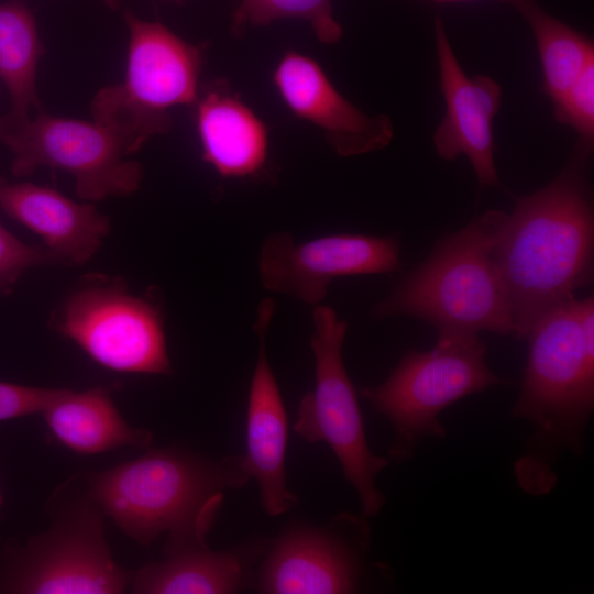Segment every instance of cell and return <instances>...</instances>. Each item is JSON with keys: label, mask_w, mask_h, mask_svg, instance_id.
Wrapping results in <instances>:
<instances>
[{"label": "cell", "mask_w": 594, "mask_h": 594, "mask_svg": "<svg viewBox=\"0 0 594 594\" xmlns=\"http://www.w3.org/2000/svg\"><path fill=\"white\" fill-rule=\"evenodd\" d=\"M591 152L576 143L550 183L517 198L497 239L495 260L516 339H526L544 312L593 283L594 208L586 170Z\"/></svg>", "instance_id": "1"}, {"label": "cell", "mask_w": 594, "mask_h": 594, "mask_svg": "<svg viewBox=\"0 0 594 594\" xmlns=\"http://www.w3.org/2000/svg\"><path fill=\"white\" fill-rule=\"evenodd\" d=\"M526 339L529 351L510 416L532 432L514 464L518 486L529 495L549 494L554 464L570 451L583 454L594 409V297L572 298L544 312Z\"/></svg>", "instance_id": "2"}, {"label": "cell", "mask_w": 594, "mask_h": 594, "mask_svg": "<svg viewBox=\"0 0 594 594\" xmlns=\"http://www.w3.org/2000/svg\"><path fill=\"white\" fill-rule=\"evenodd\" d=\"M84 477L105 515L135 542L150 546L167 532L164 551L206 543L223 492L250 480L243 455L216 459L176 447Z\"/></svg>", "instance_id": "3"}, {"label": "cell", "mask_w": 594, "mask_h": 594, "mask_svg": "<svg viewBox=\"0 0 594 594\" xmlns=\"http://www.w3.org/2000/svg\"><path fill=\"white\" fill-rule=\"evenodd\" d=\"M508 213L491 209L441 237L373 310L375 319L409 316L438 333L512 336L508 296L495 260Z\"/></svg>", "instance_id": "4"}, {"label": "cell", "mask_w": 594, "mask_h": 594, "mask_svg": "<svg viewBox=\"0 0 594 594\" xmlns=\"http://www.w3.org/2000/svg\"><path fill=\"white\" fill-rule=\"evenodd\" d=\"M61 485L47 502L51 525L8 553L0 593L120 594L133 576L119 565L106 540L103 516L85 477Z\"/></svg>", "instance_id": "5"}, {"label": "cell", "mask_w": 594, "mask_h": 594, "mask_svg": "<svg viewBox=\"0 0 594 594\" xmlns=\"http://www.w3.org/2000/svg\"><path fill=\"white\" fill-rule=\"evenodd\" d=\"M512 384L486 362V344L479 334L438 333L428 351H408L380 385L360 395L393 426L387 459L405 462L428 438L444 439L439 416L455 402L492 386Z\"/></svg>", "instance_id": "6"}, {"label": "cell", "mask_w": 594, "mask_h": 594, "mask_svg": "<svg viewBox=\"0 0 594 594\" xmlns=\"http://www.w3.org/2000/svg\"><path fill=\"white\" fill-rule=\"evenodd\" d=\"M123 16L129 29L125 79L95 96L91 114L131 155L170 129L169 108L195 103L202 51L160 22L130 10Z\"/></svg>", "instance_id": "7"}, {"label": "cell", "mask_w": 594, "mask_h": 594, "mask_svg": "<svg viewBox=\"0 0 594 594\" xmlns=\"http://www.w3.org/2000/svg\"><path fill=\"white\" fill-rule=\"evenodd\" d=\"M312 323L315 388L300 399L294 431L308 442L330 447L359 496L361 514L371 518L385 504L376 477L389 460L374 454L367 443L359 395L342 358L348 322L333 308L318 305L312 309Z\"/></svg>", "instance_id": "8"}, {"label": "cell", "mask_w": 594, "mask_h": 594, "mask_svg": "<svg viewBox=\"0 0 594 594\" xmlns=\"http://www.w3.org/2000/svg\"><path fill=\"white\" fill-rule=\"evenodd\" d=\"M0 140L13 154L12 173L28 176L50 166L72 174L76 193L85 201L135 193L142 183L141 165L129 160L122 144L102 125L54 117L43 110L33 118L0 119Z\"/></svg>", "instance_id": "9"}, {"label": "cell", "mask_w": 594, "mask_h": 594, "mask_svg": "<svg viewBox=\"0 0 594 594\" xmlns=\"http://www.w3.org/2000/svg\"><path fill=\"white\" fill-rule=\"evenodd\" d=\"M52 326L109 370L173 372L160 308L118 283L89 280L58 308Z\"/></svg>", "instance_id": "10"}, {"label": "cell", "mask_w": 594, "mask_h": 594, "mask_svg": "<svg viewBox=\"0 0 594 594\" xmlns=\"http://www.w3.org/2000/svg\"><path fill=\"white\" fill-rule=\"evenodd\" d=\"M365 516L343 512L323 526L287 524L268 541L255 572L265 594H351L361 590L371 527Z\"/></svg>", "instance_id": "11"}, {"label": "cell", "mask_w": 594, "mask_h": 594, "mask_svg": "<svg viewBox=\"0 0 594 594\" xmlns=\"http://www.w3.org/2000/svg\"><path fill=\"white\" fill-rule=\"evenodd\" d=\"M257 262L265 289L315 307L336 278L398 271L400 242L394 234L353 233L296 242L292 233L276 232L263 241Z\"/></svg>", "instance_id": "12"}, {"label": "cell", "mask_w": 594, "mask_h": 594, "mask_svg": "<svg viewBox=\"0 0 594 594\" xmlns=\"http://www.w3.org/2000/svg\"><path fill=\"white\" fill-rule=\"evenodd\" d=\"M435 41L446 113L432 142L444 161L465 155L480 188L501 187L494 160L493 122L503 98L502 86L486 75L469 77L448 38L440 14L433 20Z\"/></svg>", "instance_id": "13"}, {"label": "cell", "mask_w": 594, "mask_h": 594, "mask_svg": "<svg viewBox=\"0 0 594 594\" xmlns=\"http://www.w3.org/2000/svg\"><path fill=\"white\" fill-rule=\"evenodd\" d=\"M275 308V300L266 298L256 310L253 329L258 339V353L249 391L246 452L243 455L246 473L258 484L261 506L272 517L283 515L298 504L286 481L287 414L266 351L267 331Z\"/></svg>", "instance_id": "14"}, {"label": "cell", "mask_w": 594, "mask_h": 594, "mask_svg": "<svg viewBox=\"0 0 594 594\" xmlns=\"http://www.w3.org/2000/svg\"><path fill=\"white\" fill-rule=\"evenodd\" d=\"M273 79L292 112L320 128L339 155L366 154L391 143L392 120L385 114L367 116L352 105L312 58L287 52Z\"/></svg>", "instance_id": "15"}, {"label": "cell", "mask_w": 594, "mask_h": 594, "mask_svg": "<svg viewBox=\"0 0 594 594\" xmlns=\"http://www.w3.org/2000/svg\"><path fill=\"white\" fill-rule=\"evenodd\" d=\"M0 208L38 234L62 264L88 262L110 229L108 217L94 204L77 202L54 188L33 183L1 180Z\"/></svg>", "instance_id": "16"}, {"label": "cell", "mask_w": 594, "mask_h": 594, "mask_svg": "<svg viewBox=\"0 0 594 594\" xmlns=\"http://www.w3.org/2000/svg\"><path fill=\"white\" fill-rule=\"evenodd\" d=\"M268 541L254 538L215 551L207 542L164 551L162 561L133 573L130 590L136 594H231L254 580Z\"/></svg>", "instance_id": "17"}, {"label": "cell", "mask_w": 594, "mask_h": 594, "mask_svg": "<svg viewBox=\"0 0 594 594\" xmlns=\"http://www.w3.org/2000/svg\"><path fill=\"white\" fill-rule=\"evenodd\" d=\"M195 103L204 160L226 178L258 173L268 148L264 122L226 82L204 87Z\"/></svg>", "instance_id": "18"}, {"label": "cell", "mask_w": 594, "mask_h": 594, "mask_svg": "<svg viewBox=\"0 0 594 594\" xmlns=\"http://www.w3.org/2000/svg\"><path fill=\"white\" fill-rule=\"evenodd\" d=\"M47 428L65 447L82 454H96L121 447L147 449L150 430L131 427L117 409L108 388L82 392L64 388L42 413Z\"/></svg>", "instance_id": "19"}, {"label": "cell", "mask_w": 594, "mask_h": 594, "mask_svg": "<svg viewBox=\"0 0 594 594\" xmlns=\"http://www.w3.org/2000/svg\"><path fill=\"white\" fill-rule=\"evenodd\" d=\"M499 2L513 7L531 29L541 62L542 90L557 102L594 59L593 42L547 12L537 0Z\"/></svg>", "instance_id": "20"}, {"label": "cell", "mask_w": 594, "mask_h": 594, "mask_svg": "<svg viewBox=\"0 0 594 594\" xmlns=\"http://www.w3.org/2000/svg\"><path fill=\"white\" fill-rule=\"evenodd\" d=\"M43 46L36 21L19 1L0 4V78L11 98L9 117L23 119L33 108L41 111L35 78Z\"/></svg>", "instance_id": "21"}, {"label": "cell", "mask_w": 594, "mask_h": 594, "mask_svg": "<svg viewBox=\"0 0 594 594\" xmlns=\"http://www.w3.org/2000/svg\"><path fill=\"white\" fill-rule=\"evenodd\" d=\"M283 18L307 20L323 43H336L342 36L330 0H240L233 12L231 31L242 35L250 26H265Z\"/></svg>", "instance_id": "22"}, {"label": "cell", "mask_w": 594, "mask_h": 594, "mask_svg": "<svg viewBox=\"0 0 594 594\" xmlns=\"http://www.w3.org/2000/svg\"><path fill=\"white\" fill-rule=\"evenodd\" d=\"M554 119L571 127L578 144L592 150L594 141V59L591 61L568 91L554 103Z\"/></svg>", "instance_id": "23"}, {"label": "cell", "mask_w": 594, "mask_h": 594, "mask_svg": "<svg viewBox=\"0 0 594 594\" xmlns=\"http://www.w3.org/2000/svg\"><path fill=\"white\" fill-rule=\"evenodd\" d=\"M45 264H62V261L46 246H32L20 241L0 222V292L2 294L10 293L25 271Z\"/></svg>", "instance_id": "24"}, {"label": "cell", "mask_w": 594, "mask_h": 594, "mask_svg": "<svg viewBox=\"0 0 594 594\" xmlns=\"http://www.w3.org/2000/svg\"><path fill=\"white\" fill-rule=\"evenodd\" d=\"M63 389L0 382V421L42 414Z\"/></svg>", "instance_id": "25"}, {"label": "cell", "mask_w": 594, "mask_h": 594, "mask_svg": "<svg viewBox=\"0 0 594 594\" xmlns=\"http://www.w3.org/2000/svg\"><path fill=\"white\" fill-rule=\"evenodd\" d=\"M110 9H118L120 8L123 0H99Z\"/></svg>", "instance_id": "26"}, {"label": "cell", "mask_w": 594, "mask_h": 594, "mask_svg": "<svg viewBox=\"0 0 594 594\" xmlns=\"http://www.w3.org/2000/svg\"><path fill=\"white\" fill-rule=\"evenodd\" d=\"M436 2H462V1H470V0H432ZM501 1V0H498Z\"/></svg>", "instance_id": "27"}, {"label": "cell", "mask_w": 594, "mask_h": 594, "mask_svg": "<svg viewBox=\"0 0 594 594\" xmlns=\"http://www.w3.org/2000/svg\"><path fill=\"white\" fill-rule=\"evenodd\" d=\"M172 1H174L175 3L182 4V3H184V2L187 1V0H172Z\"/></svg>", "instance_id": "28"}, {"label": "cell", "mask_w": 594, "mask_h": 594, "mask_svg": "<svg viewBox=\"0 0 594 594\" xmlns=\"http://www.w3.org/2000/svg\"><path fill=\"white\" fill-rule=\"evenodd\" d=\"M1 504H2V497H1V494H0V506H1Z\"/></svg>", "instance_id": "29"}]
</instances>
